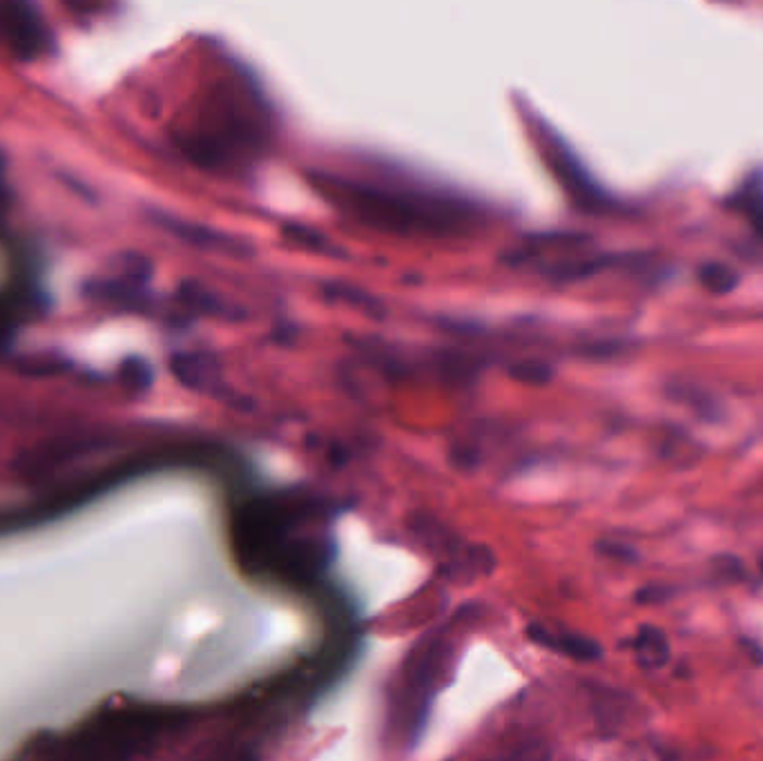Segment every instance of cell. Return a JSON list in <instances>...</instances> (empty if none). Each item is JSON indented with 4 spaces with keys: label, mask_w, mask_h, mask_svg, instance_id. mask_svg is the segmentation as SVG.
Wrapping results in <instances>:
<instances>
[{
    "label": "cell",
    "mask_w": 763,
    "mask_h": 761,
    "mask_svg": "<svg viewBox=\"0 0 763 761\" xmlns=\"http://www.w3.org/2000/svg\"><path fill=\"white\" fill-rule=\"evenodd\" d=\"M52 545L40 529L0 538V761L125 693L112 670L105 554Z\"/></svg>",
    "instance_id": "1"
},
{
    "label": "cell",
    "mask_w": 763,
    "mask_h": 761,
    "mask_svg": "<svg viewBox=\"0 0 763 761\" xmlns=\"http://www.w3.org/2000/svg\"><path fill=\"white\" fill-rule=\"evenodd\" d=\"M235 545L252 574L309 585L328 565V510L297 494L250 498L235 519Z\"/></svg>",
    "instance_id": "2"
},
{
    "label": "cell",
    "mask_w": 763,
    "mask_h": 761,
    "mask_svg": "<svg viewBox=\"0 0 763 761\" xmlns=\"http://www.w3.org/2000/svg\"><path fill=\"white\" fill-rule=\"evenodd\" d=\"M326 192L362 222L400 233H453L470 222L472 210L447 197L422 195L379 184L324 179Z\"/></svg>",
    "instance_id": "3"
},
{
    "label": "cell",
    "mask_w": 763,
    "mask_h": 761,
    "mask_svg": "<svg viewBox=\"0 0 763 761\" xmlns=\"http://www.w3.org/2000/svg\"><path fill=\"white\" fill-rule=\"evenodd\" d=\"M258 108L241 83L222 86L192 128L182 135L186 154L203 165H228L252 157L264 141Z\"/></svg>",
    "instance_id": "4"
},
{
    "label": "cell",
    "mask_w": 763,
    "mask_h": 761,
    "mask_svg": "<svg viewBox=\"0 0 763 761\" xmlns=\"http://www.w3.org/2000/svg\"><path fill=\"white\" fill-rule=\"evenodd\" d=\"M458 654V634L453 629H438L431 637L420 641L409 661L404 663L400 684L391 703V722L402 741H411L417 735L424 716L436 697V690L445 684Z\"/></svg>",
    "instance_id": "5"
},
{
    "label": "cell",
    "mask_w": 763,
    "mask_h": 761,
    "mask_svg": "<svg viewBox=\"0 0 763 761\" xmlns=\"http://www.w3.org/2000/svg\"><path fill=\"white\" fill-rule=\"evenodd\" d=\"M0 46L18 61H36L50 52L52 38L36 8L0 0Z\"/></svg>",
    "instance_id": "6"
},
{
    "label": "cell",
    "mask_w": 763,
    "mask_h": 761,
    "mask_svg": "<svg viewBox=\"0 0 763 761\" xmlns=\"http://www.w3.org/2000/svg\"><path fill=\"white\" fill-rule=\"evenodd\" d=\"M529 639L542 648L572 657L576 661H593V659L601 657V646L597 641L578 637V634H570V632H556V629H547V627H529Z\"/></svg>",
    "instance_id": "7"
},
{
    "label": "cell",
    "mask_w": 763,
    "mask_h": 761,
    "mask_svg": "<svg viewBox=\"0 0 763 761\" xmlns=\"http://www.w3.org/2000/svg\"><path fill=\"white\" fill-rule=\"evenodd\" d=\"M634 650H636V659H639V663L648 670L663 668L670 659V644L665 639V634L654 625H643L639 629Z\"/></svg>",
    "instance_id": "8"
},
{
    "label": "cell",
    "mask_w": 763,
    "mask_h": 761,
    "mask_svg": "<svg viewBox=\"0 0 763 761\" xmlns=\"http://www.w3.org/2000/svg\"><path fill=\"white\" fill-rule=\"evenodd\" d=\"M480 761H549V748L538 737H523L483 757Z\"/></svg>",
    "instance_id": "9"
},
{
    "label": "cell",
    "mask_w": 763,
    "mask_h": 761,
    "mask_svg": "<svg viewBox=\"0 0 763 761\" xmlns=\"http://www.w3.org/2000/svg\"><path fill=\"white\" fill-rule=\"evenodd\" d=\"M733 203L750 220L756 233L763 237V182L750 179L746 186L735 195Z\"/></svg>",
    "instance_id": "10"
},
{
    "label": "cell",
    "mask_w": 763,
    "mask_h": 761,
    "mask_svg": "<svg viewBox=\"0 0 763 761\" xmlns=\"http://www.w3.org/2000/svg\"><path fill=\"white\" fill-rule=\"evenodd\" d=\"M699 282L714 295L733 292L739 286V273L726 264H703L699 271Z\"/></svg>",
    "instance_id": "11"
},
{
    "label": "cell",
    "mask_w": 763,
    "mask_h": 761,
    "mask_svg": "<svg viewBox=\"0 0 763 761\" xmlns=\"http://www.w3.org/2000/svg\"><path fill=\"white\" fill-rule=\"evenodd\" d=\"M118 373H121L123 385L135 389V391H143L150 385V379H152L150 366L143 360H139V358H127L121 364Z\"/></svg>",
    "instance_id": "12"
},
{
    "label": "cell",
    "mask_w": 763,
    "mask_h": 761,
    "mask_svg": "<svg viewBox=\"0 0 763 761\" xmlns=\"http://www.w3.org/2000/svg\"><path fill=\"white\" fill-rule=\"evenodd\" d=\"M65 366H67V364L61 362V360H57V358H52V360H48V358H32V360L21 362L18 369H21L25 375H50V373L63 371Z\"/></svg>",
    "instance_id": "13"
},
{
    "label": "cell",
    "mask_w": 763,
    "mask_h": 761,
    "mask_svg": "<svg viewBox=\"0 0 763 761\" xmlns=\"http://www.w3.org/2000/svg\"><path fill=\"white\" fill-rule=\"evenodd\" d=\"M603 549H605L608 554H612V557L636 559V552H631V549H629V547H625V545H612V542H608V547H603Z\"/></svg>",
    "instance_id": "14"
},
{
    "label": "cell",
    "mask_w": 763,
    "mask_h": 761,
    "mask_svg": "<svg viewBox=\"0 0 763 761\" xmlns=\"http://www.w3.org/2000/svg\"><path fill=\"white\" fill-rule=\"evenodd\" d=\"M8 201V192H5V186H3V159H0V210H3Z\"/></svg>",
    "instance_id": "15"
},
{
    "label": "cell",
    "mask_w": 763,
    "mask_h": 761,
    "mask_svg": "<svg viewBox=\"0 0 763 761\" xmlns=\"http://www.w3.org/2000/svg\"><path fill=\"white\" fill-rule=\"evenodd\" d=\"M759 567H761V572H763V557H761V561H759Z\"/></svg>",
    "instance_id": "16"
}]
</instances>
